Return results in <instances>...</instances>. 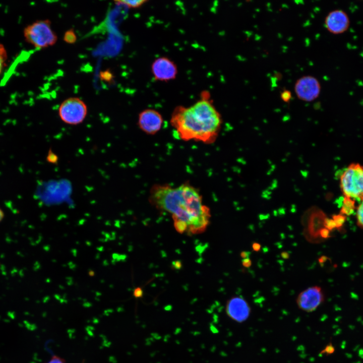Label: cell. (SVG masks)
Returning a JSON list of instances; mask_svg holds the SVG:
<instances>
[{
  "instance_id": "cell-1",
  "label": "cell",
  "mask_w": 363,
  "mask_h": 363,
  "mask_svg": "<svg viewBox=\"0 0 363 363\" xmlns=\"http://www.w3.org/2000/svg\"><path fill=\"white\" fill-rule=\"evenodd\" d=\"M149 202L156 208L171 214L175 229L180 233L203 232L211 217L199 190L187 183L173 187L156 184L149 192Z\"/></svg>"
},
{
  "instance_id": "cell-2",
  "label": "cell",
  "mask_w": 363,
  "mask_h": 363,
  "mask_svg": "<svg viewBox=\"0 0 363 363\" xmlns=\"http://www.w3.org/2000/svg\"><path fill=\"white\" fill-rule=\"evenodd\" d=\"M170 120L181 140L207 144L216 140L222 125L221 116L207 91L202 92L200 99L192 105L176 106Z\"/></svg>"
},
{
  "instance_id": "cell-3",
  "label": "cell",
  "mask_w": 363,
  "mask_h": 363,
  "mask_svg": "<svg viewBox=\"0 0 363 363\" xmlns=\"http://www.w3.org/2000/svg\"><path fill=\"white\" fill-rule=\"evenodd\" d=\"M23 34L25 41L38 49L52 46L57 40V36L48 19L37 20L27 25Z\"/></svg>"
},
{
  "instance_id": "cell-4",
  "label": "cell",
  "mask_w": 363,
  "mask_h": 363,
  "mask_svg": "<svg viewBox=\"0 0 363 363\" xmlns=\"http://www.w3.org/2000/svg\"><path fill=\"white\" fill-rule=\"evenodd\" d=\"M340 186L344 197L361 201L363 199V165L350 164L340 176Z\"/></svg>"
},
{
  "instance_id": "cell-5",
  "label": "cell",
  "mask_w": 363,
  "mask_h": 363,
  "mask_svg": "<svg viewBox=\"0 0 363 363\" xmlns=\"http://www.w3.org/2000/svg\"><path fill=\"white\" fill-rule=\"evenodd\" d=\"M88 113L86 104L80 98L73 97L64 100L59 106L58 114L61 120L71 126L82 124Z\"/></svg>"
},
{
  "instance_id": "cell-6",
  "label": "cell",
  "mask_w": 363,
  "mask_h": 363,
  "mask_svg": "<svg viewBox=\"0 0 363 363\" xmlns=\"http://www.w3.org/2000/svg\"><path fill=\"white\" fill-rule=\"evenodd\" d=\"M295 93L300 100L310 102L317 98L321 91V86L317 78L311 75L299 78L294 86Z\"/></svg>"
},
{
  "instance_id": "cell-7",
  "label": "cell",
  "mask_w": 363,
  "mask_h": 363,
  "mask_svg": "<svg viewBox=\"0 0 363 363\" xmlns=\"http://www.w3.org/2000/svg\"><path fill=\"white\" fill-rule=\"evenodd\" d=\"M151 71L154 80L161 82L173 80L178 73L176 64L166 56L155 58L151 64Z\"/></svg>"
},
{
  "instance_id": "cell-8",
  "label": "cell",
  "mask_w": 363,
  "mask_h": 363,
  "mask_svg": "<svg viewBox=\"0 0 363 363\" xmlns=\"http://www.w3.org/2000/svg\"><path fill=\"white\" fill-rule=\"evenodd\" d=\"M324 299V295L321 288L314 286L301 291L298 295L296 302L300 310L311 313L315 311Z\"/></svg>"
},
{
  "instance_id": "cell-9",
  "label": "cell",
  "mask_w": 363,
  "mask_h": 363,
  "mask_svg": "<svg viewBox=\"0 0 363 363\" xmlns=\"http://www.w3.org/2000/svg\"><path fill=\"white\" fill-rule=\"evenodd\" d=\"M163 123L161 114L154 109L147 108L139 114L137 125L140 129L147 134H156L161 129Z\"/></svg>"
},
{
  "instance_id": "cell-10",
  "label": "cell",
  "mask_w": 363,
  "mask_h": 363,
  "mask_svg": "<svg viewBox=\"0 0 363 363\" xmlns=\"http://www.w3.org/2000/svg\"><path fill=\"white\" fill-rule=\"evenodd\" d=\"M226 313L228 317L237 323L247 321L251 314V307L247 300L240 296H233L226 305Z\"/></svg>"
},
{
  "instance_id": "cell-11",
  "label": "cell",
  "mask_w": 363,
  "mask_h": 363,
  "mask_svg": "<svg viewBox=\"0 0 363 363\" xmlns=\"http://www.w3.org/2000/svg\"><path fill=\"white\" fill-rule=\"evenodd\" d=\"M325 25L327 30L333 34H340L345 32L350 25L347 14L343 10H335L330 12L325 19Z\"/></svg>"
},
{
  "instance_id": "cell-12",
  "label": "cell",
  "mask_w": 363,
  "mask_h": 363,
  "mask_svg": "<svg viewBox=\"0 0 363 363\" xmlns=\"http://www.w3.org/2000/svg\"><path fill=\"white\" fill-rule=\"evenodd\" d=\"M309 219L308 226H307V237L313 239L319 237V231L324 226L325 218V214L320 210L313 211Z\"/></svg>"
},
{
  "instance_id": "cell-13",
  "label": "cell",
  "mask_w": 363,
  "mask_h": 363,
  "mask_svg": "<svg viewBox=\"0 0 363 363\" xmlns=\"http://www.w3.org/2000/svg\"><path fill=\"white\" fill-rule=\"evenodd\" d=\"M355 203V200L344 197L340 210V214L343 215H350L352 214L354 212Z\"/></svg>"
},
{
  "instance_id": "cell-14",
  "label": "cell",
  "mask_w": 363,
  "mask_h": 363,
  "mask_svg": "<svg viewBox=\"0 0 363 363\" xmlns=\"http://www.w3.org/2000/svg\"><path fill=\"white\" fill-rule=\"evenodd\" d=\"M148 1L147 0H125L115 1L116 4L126 6L129 8H138L144 5Z\"/></svg>"
},
{
  "instance_id": "cell-15",
  "label": "cell",
  "mask_w": 363,
  "mask_h": 363,
  "mask_svg": "<svg viewBox=\"0 0 363 363\" xmlns=\"http://www.w3.org/2000/svg\"><path fill=\"white\" fill-rule=\"evenodd\" d=\"M63 39L67 43H75L77 41V37L74 30L71 29L66 31L63 37Z\"/></svg>"
},
{
  "instance_id": "cell-16",
  "label": "cell",
  "mask_w": 363,
  "mask_h": 363,
  "mask_svg": "<svg viewBox=\"0 0 363 363\" xmlns=\"http://www.w3.org/2000/svg\"><path fill=\"white\" fill-rule=\"evenodd\" d=\"M8 58L7 50L4 45L0 42V74L3 71Z\"/></svg>"
},
{
  "instance_id": "cell-17",
  "label": "cell",
  "mask_w": 363,
  "mask_h": 363,
  "mask_svg": "<svg viewBox=\"0 0 363 363\" xmlns=\"http://www.w3.org/2000/svg\"><path fill=\"white\" fill-rule=\"evenodd\" d=\"M356 216L357 225L363 228V199L357 207Z\"/></svg>"
},
{
  "instance_id": "cell-18",
  "label": "cell",
  "mask_w": 363,
  "mask_h": 363,
  "mask_svg": "<svg viewBox=\"0 0 363 363\" xmlns=\"http://www.w3.org/2000/svg\"><path fill=\"white\" fill-rule=\"evenodd\" d=\"M345 216L341 214L337 215H334L332 216V218L334 221L336 228L338 229H340L343 225L345 221Z\"/></svg>"
},
{
  "instance_id": "cell-19",
  "label": "cell",
  "mask_w": 363,
  "mask_h": 363,
  "mask_svg": "<svg viewBox=\"0 0 363 363\" xmlns=\"http://www.w3.org/2000/svg\"><path fill=\"white\" fill-rule=\"evenodd\" d=\"M324 226L329 231L336 228V224L333 219L332 218H328L327 217L324 220Z\"/></svg>"
},
{
  "instance_id": "cell-20",
  "label": "cell",
  "mask_w": 363,
  "mask_h": 363,
  "mask_svg": "<svg viewBox=\"0 0 363 363\" xmlns=\"http://www.w3.org/2000/svg\"><path fill=\"white\" fill-rule=\"evenodd\" d=\"M291 97V92L287 89H284L280 93V98L285 102H288Z\"/></svg>"
},
{
  "instance_id": "cell-21",
  "label": "cell",
  "mask_w": 363,
  "mask_h": 363,
  "mask_svg": "<svg viewBox=\"0 0 363 363\" xmlns=\"http://www.w3.org/2000/svg\"><path fill=\"white\" fill-rule=\"evenodd\" d=\"M47 161L51 163H56L58 160L57 155L50 150L49 151L47 157Z\"/></svg>"
},
{
  "instance_id": "cell-22",
  "label": "cell",
  "mask_w": 363,
  "mask_h": 363,
  "mask_svg": "<svg viewBox=\"0 0 363 363\" xmlns=\"http://www.w3.org/2000/svg\"><path fill=\"white\" fill-rule=\"evenodd\" d=\"M46 363H66V361L63 358L57 355H53L50 359Z\"/></svg>"
},
{
  "instance_id": "cell-23",
  "label": "cell",
  "mask_w": 363,
  "mask_h": 363,
  "mask_svg": "<svg viewBox=\"0 0 363 363\" xmlns=\"http://www.w3.org/2000/svg\"><path fill=\"white\" fill-rule=\"evenodd\" d=\"M330 231L325 227L322 228L319 231V237L324 239L329 237L330 236Z\"/></svg>"
},
{
  "instance_id": "cell-24",
  "label": "cell",
  "mask_w": 363,
  "mask_h": 363,
  "mask_svg": "<svg viewBox=\"0 0 363 363\" xmlns=\"http://www.w3.org/2000/svg\"><path fill=\"white\" fill-rule=\"evenodd\" d=\"M101 77L106 81H110L112 78V74L109 72L105 71L101 73Z\"/></svg>"
},
{
  "instance_id": "cell-25",
  "label": "cell",
  "mask_w": 363,
  "mask_h": 363,
  "mask_svg": "<svg viewBox=\"0 0 363 363\" xmlns=\"http://www.w3.org/2000/svg\"><path fill=\"white\" fill-rule=\"evenodd\" d=\"M143 291L140 288H136L134 291V296L136 298H140L142 296Z\"/></svg>"
},
{
  "instance_id": "cell-26",
  "label": "cell",
  "mask_w": 363,
  "mask_h": 363,
  "mask_svg": "<svg viewBox=\"0 0 363 363\" xmlns=\"http://www.w3.org/2000/svg\"><path fill=\"white\" fill-rule=\"evenodd\" d=\"M242 265L245 267L249 268L252 265V261L249 258L244 259L242 261Z\"/></svg>"
},
{
  "instance_id": "cell-27",
  "label": "cell",
  "mask_w": 363,
  "mask_h": 363,
  "mask_svg": "<svg viewBox=\"0 0 363 363\" xmlns=\"http://www.w3.org/2000/svg\"><path fill=\"white\" fill-rule=\"evenodd\" d=\"M261 246L259 243L255 242L252 244V249L254 251H259L261 249Z\"/></svg>"
},
{
  "instance_id": "cell-28",
  "label": "cell",
  "mask_w": 363,
  "mask_h": 363,
  "mask_svg": "<svg viewBox=\"0 0 363 363\" xmlns=\"http://www.w3.org/2000/svg\"><path fill=\"white\" fill-rule=\"evenodd\" d=\"M249 255L250 253L247 251H243L240 253V256L243 259L249 258Z\"/></svg>"
},
{
  "instance_id": "cell-29",
  "label": "cell",
  "mask_w": 363,
  "mask_h": 363,
  "mask_svg": "<svg viewBox=\"0 0 363 363\" xmlns=\"http://www.w3.org/2000/svg\"><path fill=\"white\" fill-rule=\"evenodd\" d=\"M281 256L284 259H287L289 257V255L286 252H283L281 253Z\"/></svg>"
},
{
  "instance_id": "cell-30",
  "label": "cell",
  "mask_w": 363,
  "mask_h": 363,
  "mask_svg": "<svg viewBox=\"0 0 363 363\" xmlns=\"http://www.w3.org/2000/svg\"><path fill=\"white\" fill-rule=\"evenodd\" d=\"M5 214L3 210L0 208V222L3 220Z\"/></svg>"
}]
</instances>
